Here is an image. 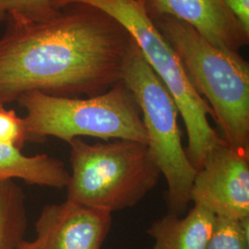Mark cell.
Here are the masks:
<instances>
[{
  "instance_id": "9",
  "label": "cell",
  "mask_w": 249,
  "mask_h": 249,
  "mask_svg": "<svg viewBox=\"0 0 249 249\" xmlns=\"http://www.w3.org/2000/svg\"><path fill=\"white\" fill-rule=\"evenodd\" d=\"M151 18L168 16L196 30L209 43L225 52L239 53L249 33L223 0H137Z\"/></svg>"
},
{
  "instance_id": "14",
  "label": "cell",
  "mask_w": 249,
  "mask_h": 249,
  "mask_svg": "<svg viewBox=\"0 0 249 249\" xmlns=\"http://www.w3.org/2000/svg\"><path fill=\"white\" fill-rule=\"evenodd\" d=\"M205 249H249V218L234 221L216 217Z\"/></svg>"
},
{
  "instance_id": "12",
  "label": "cell",
  "mask_w": 249,
  "mask_h": 249,
  "mask_svg": "<svg viewBox=\"0 0 249 249\" xmlns=\"http://www.w3.org/2000/svg\"><path fill=\"white\" fill-rule=\"evenodd\" d=\"M26 228L23 190L14 180L0 181V249H17Z\"/></svg>"
},
{
  "instance_id": "17",
  "label": "cell",
  "mask_w": 249,
  "mask_h": 249,
  "mask_svg": "<svg viewBox=\"0 0 249 249\" xmlns=\"http://www.w3.org/2000/svg\"><path fill=\"white\" fill-rule=\"evenodd\" d=\"M17 249H36L33 241L28 242V241L22 240L18 244Z\"/></svg>"
},
{
  "instance_id": "10",
  "label": "cell",
  "mask_w": 249,
  "mask_h": 249,
  "mask_svg": "<svg viewBox=\"0 0 249 249\" xmlns=\"http://www.w3.org/2000/svg\"><path fill=\"white\" fill-rule=\"evenodd\" d=\"M215 219L214 214L196 205L185 217L170 213L148 228L147 233L154 240L151 249H205Z\"/></svg>"
},
{
  "instance_id": "8",
  "label": "cell",
  "mask_w": 249,
  "mask_h": 249,
  "mask_svg": "<svg viewBox=\"0 0 249 249\" xmlns=\"http://www.w3.org/2000/svg\"><path fill=\"white\" fill-rule=\"evenodd\" d=\"M112 213L67 199L46 205L36 223V249H101L112 226Z\"/></svg>"
},
{
  "instance_id": "7",
  "label": "cell",
  "mask_w": 249,
  "mask_h": 249,
  "mask_svg": "<svg viewBox=\"0 0 249 249\" xmlns=\"http://www.w3.org/2000/svg\"><path fill=\"white\" fill-rule=\"evenodd\" d=\"M190 200L219 218H249V151L225 141L214 147L196 171Z\"/></svg>"
},
{
  "instance_id": "1",
  "label": "cell",
  "mask_w": 249,
  "mask_h": 249,
  "mask_svg": "<svg viewBox=\"0 0 249 249\" xmlns=\"http://www.w3.org/2000/svg\"><path fill=\"white\" fill-rule=\"evenodd\" d=\"M66 8L44 21H9L0 38V107L31 91L95 96L121 80L132 37L100 9Z\"/></svg>"
},
{
  "instance_id": "5",
  "label": "cell",
  "mask_w": 249,
  "mask_h": 249,
  "mask_svg": "<svg viewBox=\"0 0 249 249\" xmlns=\"http://www.w3.org/2000/svg\"><path fill=\"white\" fill-rule=\"evenodd\" d=\"M67 199L113 212L141 202L157 186L160 171L146 144L113 140L93 144L76 138Z\"/></svg>"
},
{
  "instance_id": "2",
  "label": "cell",
  "mask_w": 249,
  "mask_h": 249,
  "mask_svg": "<svg viewBox=\"0 0 249 249\" xmlns=\"http://www.w3.org/2000/svg\"><path fill=\"white\" fill-rule=\"evenodd\" d=\"M178 54L197 93L211 107L223 140L249 151V65L239 53L225 52L177 18H153Z\"/></svg>"
},
{
  "instance_id": "4",
  "label": "cell",
  "mask_w": 249,
  "mask_h": 249,
  "mask_svg": "<svg viewBox=\"0 0 249 249\" xmlns=\"http://www.w3.org/2000/svg\"><path fill=\"white\" fill-rule=\"evenodd\" d=\"M75 4L106 12L133 38L145 60L176 103L187 129V156L197 171L207 154L224 140L209 122V116L213 118L211 107L193 87L178 54L152 19L137 0H55L54 8L61 10Z\"/></svg>"
},
{
  "instance_id": "16",
  "label": "cell",
  "mask_w": 249,
  "mask_h": 249,
  "mask_svg": "<svg viewBox=\"0 0 249 249\" xmlns=\"http://www.w3.org/2000/svg\"><path fill=\"white\" fill-rule=\"evenodd\" d=\"M232 15L249 33V0H223Z\"/></svg>"
},
{
  "instance_id": "11",
  "label": "cell",
  "mask_w": 249,
  "mask_h": 249,
  "mask_svg": "<svg viewBox=\"0 0 249 249\" xmlns=\"http://www.w3.org/2000/svg\"><path fill=\"white\" fill-rule=\"evenodd\" d=\"M70 178L57 158L45 153L28 156L13 146L0 144V181L20 179L30 186L64 188Z\"/></svg>"
},
{
  "instance_id": "15",
  "label": "cell",
  "mask_w": 249,
  "mask_h": 249,
  "mask_svg": "<svg viewBox=\"0 0 249 249\" xmlns=\"http://www.w3.org/2000/svg\"><path fill=\"white\" fill-rule=\"evenodd\" d=\"M26 142L29 137L23 117L18 116L13 109L0 107V144L21 150Z\"/></svg>"
},
{
  "instance_id": "3",
  "label": "cell",
  "mask_w": 249,
  "mask_h": 249,
  "mask_svg": "<svg viewBox=\"0 0 249 249\" xmlns=\"http://www.w3.org/2000/svg\"><path fill=\"white\" fill-rule=\"evenodd\" d=\"M17 102L26 111L23 119L29 142L54 137L70 143L76 138L93 137L105 142L148 143L141 108L122 80L95 96L58 97L31 91Z\"/></svg>"
},
{
  "instance_id": "6",
  "label": "cell",
  "mask_w": 249,
  "mask_h": 249,
  "mask_svg": "<svg viewBox=\"0 0 249 249\" xmlns=\"http://www.w3.org/2000/svg\"><path fill=\"white\" fill-rule=\"evenodd\" d=\"M121 80L141 108L147 146L167 182L170 213L180 216L191 201L190 192L196 170L182 144L176 103L133 38L123 64Z\"/></svg>"
},
{
  "instance_id": "13",
  "label": "cell",
  "mask_w": 249,
  "mask_h": 249,
  "mask_svg": "<svg viewBox=\"0 0 249 249\" xmlns=\"http://www.w3.org/2000/svg\"><path fill=\"white\" fill-rule=\"evenodd\" d=\"M55 0H0V22H39L47 20L60 11L54 8Z\"/></svg>"
}]
</instances>
